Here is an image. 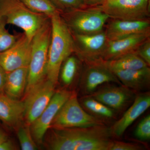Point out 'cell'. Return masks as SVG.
Segmentation results:
<instances>
[{"label": "cell", "mask_w": 150, "mask_h": 150, "mask_svg": "<svg viewBox=\"0 0 150 150\" xmlns=\"http://www.w3.org/2000/svg\"><path fill=\"white\" fill-rule=\"evenodd\" d=\"M52 129L47 142L51 150H109L113 136L105 124Z\"/></svg>", "instance_id": "1"}, {"label": "cell", "mask_w": 150, "mask_h": 150, "mask_svg": "<svg viewBox=\"0 0 150 150\" xmlns=\"http://www.w3.org/2000/svg\"><path fill=\"white\" fill-rule=\"evenodd\" d=\"M50 20L51 35L46 77L56 85L62 64L67 57L74 53L75 46L72 34L60 13H55Z\"/></svg>", "instance_id": "2"}, {"label": "cell", "mask_w": 150, "mask_h": 150, "mask_svg": "<svg viewBox=\"0 0 150 150\" xmlns=\"http://www.w3.org/2000/svg\"><path fill=\"white\" fill-rule=\"evenodd\" d=\"M51 35V23L49 18L36 31L32 39L25 94L46 78Z\"/></svg>", "instance_id": "3"}, {"label": "cell", "mask_w": 150, "mask_h": 150, "mask_svg": "<svg viewBox=\"0 0 150 150\" xmlns=\"http://www.w3.org/2000/svg\"><path fill=\"white\" fill-rule=\"evenodd\" d=\"M0 18L6 24L21 28L30 39H32L36 31L50 18L32 11L21 0H0Z\"/></svg>", "instance_id": "4"}, {"label": "cell", "mask_w": 150, "mask_h": 150, "mask_svg": "<svg viewBox=\"0 0 150 150\" xmlns=\"http://www.w3.org/2000/svg\"><path fill=\"white\" fill-rule=\"evenodd\" d=\"M60 14L73 35H91L101 32L110 18L98 6Z\"/></svg>", "instance_id": "5"}, {"label": "cell", "mask_w": 150, "mask_h": 150, "mask_svg": "<svg viewBox=\"0 0 150 150\" xmlns=\"http://www.w3.org/2000/svg\"><path fill=\"white\" fill-rule=\"evenodd\" d=\"M104 121L87 112L80 103L77 95L73 92L51 123V128L88 127L104 125Z\"/></svg>", "instance_id": "6"}, {"label": "cell", "mask_w": 150, "mask_h": 150, "mask_svg": "<svg viewBox=\"0 0 150 150\" xmlns=\"http://www.w3.org/2000/svg\"><path fill=\"white\" fill-rule=\"evenodd\" d=\"M150 0H105L98 6L109 18L122 20L150 18Z\"/></svg>", "instance_id": "7"}, {"label": "cell", "mask_w": 150, "mask_h": 150, "mask_svg": "<svg viewBox=\"0 0 150 150\" xmlns=\"http://www.w3.org/2000/svg\"><path fill=\"white\" fill-rule=\"evenodd\" d=\"M55 87L46 78L25 93L23 119L26 125L30 126L46 108L55 93Z\"/></svg>", "instance_id": "8"}, {"label": "cell", "mask_w": 150, "mask_h": 150, "mask_svg": "<svg viewBox=\"0 0 150 150\" xmlns=\"http://www.w3.org/2000/svg\"><path fill=\"white\" fill-rule=\"evenodd\" d=\"M110 83L121 85L116 76L105 66L103 60L83 63L79 81L80 88L83 96L90 95L100 86Z\"/></svg>", "instance_id": "9"}, {"label": "cell", "mask_w": 150, "mask_h": 150, "mask_svg": "<svg viewBox=\"0 0 150 150\" xmlns=\"http://www.w3.org/2000/svg\"><path fill=\"white\" fill-rule=\"evenodd\" d=\"M72 92L65 89L55 92L46 108L31 123L30 131L36 143L41 144L43 143L44 136L48 129L51 128V123L56 114L69 98Z\"/></svg>", "instance_id": "10"}, {"label": "cell", "mask_w": 150, "mask_h": 150, "mask_svg": "<svg viewBox=\"0 0 150 150\" xmlns=\"http://www.w3.org/2000/svg\"><path fill=\"white\" fill-rule=\"evenodd\" d=\"M90 96L118 112L132 103L136 94L135 91L125 86L109 85L98 88Z\"/></svg>", "instance_id": "11"}, {"label": "cell", "mask_w": 150, "mask_h": 150, "mask_svg": "<svg viewBox=\"0 0 150 150\" xmlns=\"http://www.w3.org/2000/svg\"><path fill=\"white\" fill-rule=\"evenodd\" d=\"M32 39L24 34L12 46L0 53V65L6 72L28 67L31 56Z\"/></svg>", "instance_id": "12"}, {"label": "cell", "mask_w": 150, "mask_h": 150, "mask_svg": "<svg viewBox=\"0 0 150 150\" xmlns=\"http://www.w3.org/2000/svg\"><path fill=\"white\" fill-rule=\"evenodd\" d=\"M72 35L74 53L83 63L101 59L108 41L104 30L91 35Z\"/></svg>", "instance_id": "13"}, {"label": "cell", "mask_w": 150, "mask_h": 150, "mask_svg": "<svg viewBox=\"0 0 150 150\" xmlns=\"http://www.w3.org/2000/svg\"><path fill=\"white\" fill-rule=\"evenodd\" d=\"M150 106L149 92L142 93L136 95L132 104L123 116L110 127L113 136L118 137L122 136L128 127Z\"/></svg>", "instance_id": "14"}, {"label": "cell", "mask_w": 150, "mask_h": 150, "mask_svg": "<svg viewBox=\"0 0 150 150\" xmlns=\"http://www.w3.org/2000/svg\"><path fill=\"white\" fill-rule=\"evenodd\" d=\"M150 37V31L138 33L118 40H108L100 59L109 61L135 51L141 43Z\"/></svg>", "instance_id": "15"}, {"label": "cell", "mask_w": 150, "mask_h": 150, "mask_svg": "<svg viewBox=\"0 0 150 150\" xmlns=\"http://www.w3.org/2000/svg\"><path fill=\"white\" fill-rule=\"evenodd\" d=\"M105 27L104 31L108 40H117L134 34L150 31V19L131 21L111 19Z\"/></svg>", "instance_id": "16"}, {"label": "cell", "mask_w": 150, "mask_h": 150, "mask_svg": "<svg viewBox=\"0 0 150 150\" xmlns=\"http://www.w3.org/2000/svg\"><path fill=\"white\" fill-rule=\"evenodd\" d=\"M111 71L121 84L135 92L145 91L149 88V67L139 69L116 70Z\"/></svg>", "instance_id": "17"}, {"label": "cell", "mask_w": 150, "mask_h": 150, "mask_svg": "<svg viewBox=\"0 0 150 150\" xmlns=\"http://www.w3.org/2000/svg\"><path fill=\"white\" fill-rule=\"evenodd\" d=\"M24 105L19 100L0 95V121L10 127H17L23 119Z\"/></svg>", "instance_id": "18"}, {"label": "cell", "mask_w": 150, "mask_h": 150, "mask_svg": "<svg viewBox=\"0 0 150 150\" xmlns=\"http://www.w3.org/2000/svg\"><path fill=\"white\" fill-rule=\"evenodd\" d=\"M28 67L20 68L6 73L5 94L19 100L25 93L27 85Z\"/></svg>", "instance_id": "19"}, {"label": "cell", "mask_w": 150, "mask_h": 150, "mask_svg": "<svg viewBox=\"0 0 150 150\" xmlns=\"http://www.w3.org/2000/svg\"><path fill=\"white\" fill-rule=\"evenodd\" d=\"M73 54L65 59L59 72V78L66 86L71 85L78 78L80 79L83 69V62L76 54Z\"/></svg>", "instance_id": "20"}, {"label": "cell", "mask_w": 150, "mask_h": 150, "mask_svg": "<svg viewBox=\"0 0 150 150\" xmlns=\"http://www.w3.org/2000/svg\"><path fill=\"white\" fill-rule=\"evenodd\" d=\"M80 103L89 114L105 122L115 118V112L110 108L97 100L91 96L81 98Z\"/></svg>", "instance_id": "21"}, {"label": "cell", "mask_w": 150, "mask_h": 150, "mask_svg": "<svg viewBox=\"0 0 150 150\" xmlns=\"http://www.w3.org/2000/svg\"><path fill=\"white\" fill-rule=\"evenodd\" d=\"M103 62L111 71L139 69L149 67L137 55L136 51L128 53L117 59Z\"/></svg>", "instance_id": "22"}, {"label": "cell", "mask_w": 150, "mask_h": 150, "mask_svg": "<svg viewBox=\"0 0 150 150\" xmlns=\"http://www.w3.org/2000/svg\"><path fill=\"white\" fill-rule=\"evenodd\" d=\"M25 5L35 13L51 18L58 11L50 0H21Z\"/></svg>", "instance_id": "23"}, {"label": "cell", "mask_w": 150, "mask_h": 150, "mask_svg": "<svg viewBox=\"0 0 150 150\" xmlns=\"http://www.w3.org/2000/svg\"><path fill=\"white\" fill-rule=\"evenodd\" d=\"M17 136L23 150H35L38 149L30 131V126L26 125L18 128Z\"/></svg>", "instance_id": "24"}, {"label": "cell", "mask_w": 150, "mask_h": 150, "mask_svg": "<svg viewBox=\"0 0 150 150\" xmlns=\"http://www.w3.org/2000/svg\"><path fill=\"white\" fill-rule=\"evenodd\" d=\"M60 14L87 7L83 0H50Z\"/></svg>", "instance_id": "25"}, {"label": "cell", "mask_w": 150, "mask_h": 150, "mask_svg": "<svg viewBox=\"0 0 150 150\" xmlns=\"http://www.w3.org/2000/svg\"><path fill=\"white\" fill-rule=\"evenodd\" d=\"M6 24L4 22L0 24V53L10 48L20 36L11 34L6 29Z\"/></svg>", "instance_id": "26"}, {"label": "cell", "mask_w": 150, "mask_h": 150, "mask_svg": "<svg viewBox=\"0 0 150 150\" xmlns=\"http://www.w3.org/2000/svg\"><path fill=\"white\" fill-rule=\"evenodd\" d=\"M134 136L141 141L150 139V115H148L140 121L134 131Z\"/></svg>", "instance_id": "27"}, {"label": "cell", "mask_w": 150, "mask_h": 150, "mask_svg": "<svg viewBox=\"0 0 150 150\" xmlns=\"http://www.w3.org/2000/svg\"><path fill=\"white\" fill-rule=\"evenodd\" d=\"M135 51L137 55L150 67V37L141 43Z\"/></svg>", "instance_id": "28"}, {"label": "cell", "mask_w": 150, "mask_h": 150, "mask_svg": "<svg viewBox=\"0 0 150 150\" xmlns=\"http://www.w3.org/2000/svg\"><path fill=\"white\" fill-rule=\"evenodd\" d=\"M143 149V147L138 144L112 140L109 150H140Z\"/></svg>", "instance_id": "29"}, {"label": "cell", "mask_w": 150, "mask_h": 150, "mask_svg": "<svg viewBox=\"0 0 150 150\" xmlns=\"http://www.w3.org/2000/svg\"><path fill=\"white\" fill-rule=\"evenodd\" d=\"M6 72L0 65V95L4 94L5 85Z\"/></svg>", "instance_id": "30"}, {"label": "cell", "mask_w": 150, "mask_h": 150, "mask_svg": "<svg viewBox=\"0 0 150 150\" xmlns=\"http://www.w3.org/2000/svg\"><path fill=\"white\" fill-rule=\"evenodd\" d=\"M16 148L12 142L8 139L0 145V150H15Z\"/></svg>", "instance_id": "31"}, {"label": "cell", "mask_w": 150, "mask_h": 150, "mask_svg": "<svg viewBox=\"0 0 150 150\" xmlns=\"http://www.w3.org/2000/svg\"><path fill=\"white\" fill-rule=\"evenodd\" d=\"M87 7H96L101 5L105 0H83Z\"/></svg>", "instance_id": "32"}, {"label": "cell", "mask_w": 150, "mask_h": 150, "mask_svg": "<svg viewBox=\"0 0 150 150\" xmlns=\"http://www.w3.org/2000/svg\"><path fill=\"white\" fill-rule=\"evenodd\" d=\"M8 139L4 131L0 129V145Z\"/></svg>", "instance_id": "33"}, {"label": "cell", "mask_w": 150, "mask_h": 150, "mask_svg": "<svg viewBox=\"0 0 150 150\" xmlns=\"http://www.w3.org/2000/svg\"><path fill=\"white\" fill-rule=\"evenodd\" d=\"M3 22L4 21H3V20H2L0 18V24H1V23Z\"/></svg>", "instance_id": "34"}]
</instances>
